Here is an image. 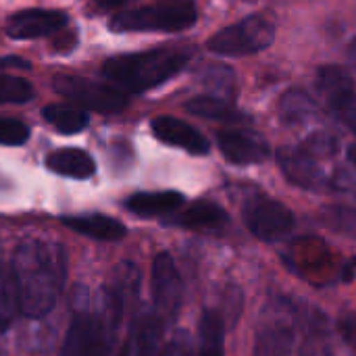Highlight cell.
Wrapping results in <instances>:
<instances>
[{
  "label": "cell",
  "instance_id": "cell-35",
  "mask_svg": "<svg viewBox=\"0 0 356 356\" xmlns=\"http://www.w3.org/2000/svg\"><path fill=\"white\" fill-rule=\"evenodd\" d=\"M348 159H350V163L356 167V144L350 146V150H348Z\"/></svg>",
  "mask_w": 356,
  "mask_h": 356
},
{
  "label": "cell",
  "instance_id": "cell-10",
  "mask_svg": "<svg viewBox=\"0 0 356 356\" xmlns=\"http://www.w3.org/2000/svg\"><path fill=\"white\" fill-rule=\"evenodd\" d=\"M69 21V15L63 10L50 8H27L13 13L6 19V33L13 40H33L56 33Z\"/></svg>",
  "mask_w": 356,
  "mask_h": 356
},
{
  "label": "cell",
  "instance_id": "cell-25",
  "mask_svg": "<svg viewBox=\"0 0 356 356\" xmlns=\"http://www.w3.org/2000/svg\"><path fill=\"white\" fill-rule=\"evenodd\" d=\"M33 98V88L29 81L0 73V102H27Z\"/></svg>",
  "mask_w": 356,
  "mask_h": 356
},
{
  "label": "cell",
  "instance_id": "cell-7",
  "mask_svg": "<svg viewBox=\"0 0 356 356\" xmlns=\"http://www.w3.org/2000/svg\"><path fill=\"white\" fill-rule=\"evenodd\" d=\"M244 223L252 236L261 240H277L294 229V215L282 202L254 196L244 204Z\"/></svg>",
  "mask_w": 356,
  "mask_h": 356
},
{
  "label": "cell",
  "instance_id": "cell-1",
  "mask_svg": "<svg viewBox=\"0 0 356 356\" xmlns=\"http://www.w3.org/2000/svg\"><path fill=\"white\" fill-rule=\"evenodd\" d=\"M10 269L17 284L19 311L33 319L48 315L65 286V248L56 242L27 240L15 250Z\"/></svg>",
  "mask_w": 356,
  "mask_h": 356
},
{
  "label": "cell",
  "instance_id": "cell-30",
  "mask_svg": "<svg viewBox=\"0 0 356 356\" xmlns=\"http://www.w3.org/2000/svg\"><path fill=\"white\" fill-rule=\"evenodd\" d=\"M340 334H342V338L356 348V315H346V317H342L340 319Z\"/></svg>",
  "mask_w": 356,
  "mask_h": 356
},
{
  "label": "cell",
  "instance_id": "cell-2",
  "mask_svg": "<svg viewBox=\"0 0 356 356\" xmlns=\"http://www.w3.org/2000/svg\"><path fill=\"white\" fill-rule=\"evenodd\" d=\"M192 52L184 48H154L111 56L102 65V75L131 94L152 90L186 69Z\"/></svg>",
  "mask_w": 356,
  "mask_h": 356
},
{
  "label": "cell",
  "instance_id": "cell-16",
  "mask_svg": "<svg viewBox=\"0 0 356 356\" xmlns=\"http://www.w3.org/2000/svg\"><path fill=\"white\" fill-rule=\"evenodd\" d=\"M184 204V194L175 190L163 192H138L125 200V209L138 217H161L177 211Z\"/></svg>",
  "mask_w": 356,
  "mask_h": 356
},
{
  "label": "cell",
  "instance_id": "cell-21",
  "mask_svg": "<svg viewBox=\"0 0 356 356\" xmlns=\"http://www.w3.org/2000/svg\"><path fill=\"white\" fill-rule=\"evenodd\" d=\"M42 115L54 129L67 136L86 129L90 123V117L86 115V111L71 106V104H48L42 108Z\"/></svg>",
  "mask_w": 356,
  "mask_h": 356
},
{
  "label": "cell",
  "instance_id": "cell-33",
  "mask_svg": "<svg viewBox=\"0 0 356 356\" xmlns=\"http://www.w3.org/2000/svg\"><path fill=\"white\" fill-rule=\"evenodd\" d=\"M348 58L356 65V38L350 42V46H348Z\"/></svg>",
  "mask_w": 356,
  "mask_h": 356
},
{
  "label": "cell",
  "instance_id": "cell-11",
  "mask_svg": "<svg viewBox=\"0 0 356 356\" xmlns=\"http://www.w3.org/2000/svg\"><path fill=\"white\" fill-rule=\"evenodd\" d=\"M152 134L161 142H165L169 146L184 148L192 154H207L211 150L209 140L196 127H192L190 123H186L181 119L169 117V115L152 119Z\"/></svg>",
  "mask_w": 356,
  "mask_h": 356
},
{
  "label": "cell",
  "instance_id": "cell-32",
  "mask_svg": "<svg viewBox=\"0 0 356 356\" xmlns=\"http://www.w3.org/2000/svg\"><path fill=\"white\" fill-rule=\"evenodd\" d=\"M104 8H115V6H121L125 0H98Z\"/></svg>",
  "mask_w": 356,
  "mask_h": 356
},
{
  "label": "cell",
  "instance_id": "cell-14",
  "mask_svg": "<svg viewBox=\"0 0 356 356\" xmlns=\"http://www.w3.org/2000/svg\"><path fill=\"white\" fill-rule=\"evenodd\" d=\"M63 225L79 236H88V238L100 240V242H115L127 234V229L121 221L106 217V215H98V213L63 217Z\"/></svg>",
  "mask_w": 356,
  "mask_h": 356
},
{
  "label": "cell",
  "instance_id": "cell-15",
  "mask_svg": "<svg viewBox=\"0 0 356 356\" xmlns=\"http://www.w3.org/2000/svg\"><path fill=\"white\" fill-rule=\"evenodd\" d=\"M46 167L63 177L90 179L96 173L94 159L81 148H60L46 156Z\"/></svg>",
  "mask_w": 356,
  "mask_h": 356
},
{
  "label": "cell",
  "instance_id": "cell-18",
  "mask_svg": "<svg viewBox=\"0 0 356 356\" xmlns=\"http://www.w3.org/2000/svg\"><path fill=\"white\" fill-rule=\"evenodd\" d=\"M163 334L165 321L154 311L146 313L136 327V340L131 342L134 356H163Z\"/></svg>",
  "mask_w": 356,
  "mask_h": 356
},
{
  "label": "cell",
  "instance_id": "cell-22",
  "mask_svg": "<svg viewBox=\"0 0 356 356\" xmlns=\"http://www.w3.org/2000/svg\"><path fill=\"white\" fill-rule=\"evenodd\" d=\"M280 115L286 123H307L315 119L317 104L302 90H290L280 100Z\"/></svg>",
  "mask_w": 356,
  "mask_h": 356
},
{
  "label": "cell",
  "instance_id": "cell-20",
  "mask_svg": "<svg viewBox=\"0 0 356 356\" xmlns=\"http://www.w3.org/2000/svg\"><path fill=\"white\" fill-rule=\"evenodd\" d=\"M294 348V332L288 325L265 327L254 342V356H290Z\"/></svg>",
  "mask_w": 356,
  "mask_h": 356
},
{
  "label": "cell",
  "instance_id": "cell-13",
  "mask_svg": "<svg viewBox=\"0 0 356 356\" xmlns=\"http://www.w3.org/2000/svg\"><path fill=\"white\" fill-rule=\"evenodd\" d=\"M280 165L286 177L307 190H321L327 186V179L321 171V167L315 163V156L305 152L302 148H284L280 150Z\"/></svg>",
  "mask_w": 356,
  "mask_h": 356
},
{
  "label": "cell",
  "instance_id": "cell-3",
  "mask_svg": "<svg viewBox=\"0 0 356 356\" xmlns=\"http://www.w3.org/2000/svg\"><path fill=\"white\" fill-rule=\"evenodd\" d=\"M121 309L123 298L115 288L104 292L100 311L88 305L77 307L58 356H108Z\"/></svg>",
  "mask_w": 356,
  "mask_h": 356
},
{
  "label": "cell",
  "instance_id": "cell-19",
  "mask_svg": "<svg viewBox=\"0 0 356 356\" xmlns=\"http://www.w3.org/2000/svg\"><path fill=\"white\" fill-rule=\"evenodd\" d=\"M186 111L202 117V119H213V121H223V123H242L248 121V117L238 111L236 106H232L229 102H225L223 98H215V96H198L192 98L190 102H186Z\"/></svg>",
  "mask_w": 356,
  "mask_h": 356
},
{
  "label": "cell",
  "instance_id": "cell-23",
  "mask_svg": "<svg viewBox=\"0 0 356 356\" xmlns=\"http://www.w3.org/2000/svg\"><path fill=\"white\" fill-rule=\"evenodd\" d=\"M198 356H223V321L215 311H207L200 319Z\"/></svg>",
  "mask_w": 356,
  "mask_h": 356
},
{
  "label": "cell",
  "instance_id": "cell-5",
  "mask_svg": "<svg viewBox=\"0 0 356 356\" xmlns=\"http://www.w3.org/2000/svg\"><path fill=\"white\" fill-rule=\"evenodd\" d=\"M275 40V25L263 15H250L221 31H217L207 48L221 56H244L261 52Z\"/></svg>",
  "mask_w": 356,
  "mask_h": 356
},
{
  "label": "cell",
  "instance_id": "cell-26",
  "mask_svg": "<svg viewBox=\"0 0 356 356\" xmlns=\"http://www.w3.org/2000/svg\"><path fill=\"white\" fill-rule=\"evenodd\" d=\"M29 140V127L13 117H0V144L21 146Z\"/></svg>",
  "mask_w": 356,
  "mask_h": 356
},
{
  "label": "cell",
  "instance_id": "cell-34",
  "mask_svg": "<svg viewBox=\"0 0 356 356\" xmlns=\"http://www.w3.org/2000/svg\"><path fill=\"white\" fill-rule=\"evenodd\" d=\"M117 356H131V342H129V340L121 346V350H119V355Z\"/></svg>",
  "mask_w": 356,
  "mask_h": 356
},
{
  "label": "cell",
  "instance_id": "cell-4",
  "mask_svg": "<svg viewBox=\"0 0 356 356\" xmlns=\"http://www.w3.org/2000/svg\"><path fill=\"white\" fill-rule=\"evenodd\" d=\"M198 19L194 0H156L152 4L115 15L108 21L113 31H165L175 33L192 27Z\"/></svg>",
  "mask_w": 356,
  "mask_h": 356
},
{
  "label": "cell",
  "instance_id": "cell-27",
  "mask_svg": "<svg viewBox=\"0 0 356 356\" xmlns=\"http://www.w3.org/2000/svg\"><path fill=\"white\" fill-rule=\"evenodd\" d=\"M202 81L219 92L232 94L236 90V75L232 69L223 67V65H211L204 73H202Z\"/></svg>",
  "mask_w": 356,
  "mask_h": 356
},
{
  "label": "cell",
  "instance_id": "cell-8",
  "mask_svg": "<svg viewBox=\"0 0 356 356\" xmlns=\"http://www.w3.org/2000/svg\"><path fill=\"white\" fill-rule=\"evenodd\" d=\"M184 298V284L171 254L161 252L152 263V302L163 321H175Z\"/></svg>",
  "mask_w": 356,
  "mask_h": 356
},
{
  "label": "cell",
  "instance_id": "cell-12",
  "mask_svg": "<svg viewBox=\"0 0 356 356\" xmlns=\"http://www.w3.org/2000/svg\"><path fill=\"white\" fill-rule=\"evenodd\" d=\"M217 144L223 156L236 165H252L263 163L269 156L267 142L250 131H219Z\"/></svg>",
  "mask_w": 356,
  "mask_h": 356
},
{
  "label": "cell",
  "instance_id": "cell-6",
  "mask_svg": "<svg viewBox=\"0 0 356 356\" xmlns=\"http://www.w3.org/2000/svg\"><path fill=\"white\" fill-rule=\"evenodd\" d=\"M52 88L67 100L75 102L77 106L98 111L104 115L121 113L127 106V96L121 90H117L108 83L92 81L81 75L58 73L52 77Z\"/></svg>",
  "mask_w": 356,
  "mask_h": 356
},
{
  "label": "cell",
  "instance_id": "cell-29",
  "mask_svg": "<svg viewBox=\"0 0 356 356\" xmlns=\"http://www.w3.org/2000/svg\"><path fill=\"white\" fill-rule=\"evenodd\" d=\"M163 356H190V342H188V336L186 334H177L169 346L165 348Z\"/></svg>",
  "mask_w": 356,
  "mask_h": 356
},
{
  "label": "cell",
  "instance_id": "cell-28",
  "mask_svg": "<svg viewBox=\"0 0 356 356\" xmlns=\"http://www.w3.org/2000/svg\"><path fill=\"white\" fill-rule=\"evenodd\" d=\"M302 150L311 156H330L336 152V140L330 134H315L307 140Z\"/></svg>",
  "mask_w": 356,
  "mask_h": 356
},
{
  "label": "cell",
  "instance_id": "cell-31",
  "mask_svg": "<svg viewBox=\"0 0 356 356\" xmlns=\"http://www.w3.org/2000/svg\"><path fill=\"white\" fill-rule=\"evenodd\" d=\"M4 67H21V69H27V60L23 58H15V56H8V58H0V69Z\"/></svg>",
  "mask_w": 356,
  "mask_h": 356
},
{
  "label": "cell",
  "instance_id": "cell-17",
  "mask_svg": "<svg viewBox=\"0 0 356 356\" xmlns=\"http://www.w3.org/2000/svg\"><path fill=\"white\" fill-rule=\"evenodd\" d=\"M175 225H181L186 229H196V232H213L221 229L227 223V213L209 200H198L192 207H188L181 215L173 219Z\"/></svg>",
  "mask_w": 356,
  "mask_h": 356
},
{
  "label": "cell",
  "instance_id": "cell-9",
  "mask_svg": "<svg viewBox=\"0 0 356 356\" xmlns=\"http://www.w3.org/2000/svg\"><path fill=\"white\" fill-rule=\"evenodd\" d=\"M317 86L327 96L334 113L356 134V92L353 77L340 67L325 65L317 73Z\"/></svg>",
  "mask_w": 356,
  "mask_h": 356
},
{
  "label": "cell",
  "instance_id": "cell-24",
  "mask_svg": "<svg viewBox=\"0 0 356 356\" xmlns=\"http://www.w3.org/2000/svg\"><path fill=\"white\" fill-rule=\"evenodd\" d=\"M19 311L17 284L13 277V269L6 263H0V334H4Z\"/></svg>",
  "mask_w": 356,
  "mask_h": 356
}]
</instances>
